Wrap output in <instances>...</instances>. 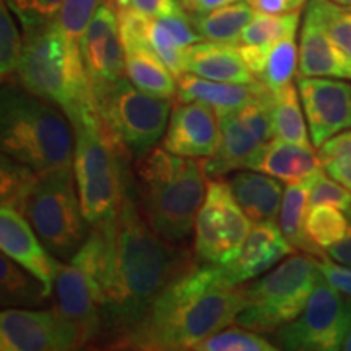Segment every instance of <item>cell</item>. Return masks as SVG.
Instances as JSON below:
<instances>
[{
    "label": "cell",
    "instance_id": "1",
    "mask_svg": "<svg viewBox=\"0 0 351 351\" xmlns=\"http://www.w3.org/2000/svg\"><path fill=\"white\" fill-rule=\"evenodd\" d=\"M93 288L103 311L101 348L112 350L174 280L199 263L189 245L169 243L150 226L129 179L119 207L101 219Z\"/></svg>",
    "mask_w": 351,
    "mask_h": 351
},
{
    "label": "cell",
    "instance_id": "2",
    "mask_svg": "<svg viewBox=\"0 0 351 351\" xmlns=\"http://www.w3.org/2000/svg\"><path fill=\"white\" fill-rule=\"evenodd\" d=\"M244 309L239 285L213 263H197L153 301L142 320L112 350H192Z\"/></svg>",
    "mask_w": 351,
    "mask_h": 351
},
{
    "label": "cell",
    "instance_id": "3",
    "mask_svg": "<svg viewBox=\"0 0 351 351\" xmlns=\"http://www.w3.org/2000/svg\"><path fill=\"white\" fill-rule=\"evenodd\" d=\"M132 179L138 207L153 230L169 243H187L207 195L202 161L155 147L135 158Z\"/></svg>",
    "mask_w": 351,
    "mask_h": 351
},
{
    "label": "cell",
    "instance_id": "4",
    "mask_svg": "<svg viewBox=\"0 0 351 351\" xmlns=\"http://www.w3.org/2000/svg\"><path fill=\"white\" fill-rule=\"evenodd\" d=\"M62 109L13 83H3L0 143L3 155L36 173L73 168L75 134Z\"/></svg>",
    "mask_w": 351,
    "mask_h": 351
},
{
    "label": "cell",
    "instance_id": "5",
    "mask_svg": "<svg viewBox=\"0 0 351 351\" xmlns=\"http://www.w3.org/2000/svg\"><path fill=\"white\" fill-rule=\"evenodd\" d=\"M13 85L57 104L72 122L95 106L91 82L80 51L57 20L23 32V52Z\"/></svg>",
    "mask_w": 351,
    "mask_h": 351
},
{
    "label": "cell",
    "instance_id": "6",
    "mask_svg": "<svg viewBox=\"0 0 351 351\" xmlns=\"http://www.w3.org/2000/svg\"><path fill=\"white\" fill-rule=\"evenodd\" d=\"M75 134L73 173L88 225L111 217L119 207L132 176L130 155L104 130L95 106L72 121Z\"/></svg>",
    "mask_w": 351,
    "mask_h": 351
},
{
    "label": "cell",
    "instance_id": "7",
    "mask_svg": "<svg viewBox=\"0 0 351 351\" xmlns=\"http://www.w3.org/2000/svg\"><path fill=\"white\" fill-rule=\"evenodd\" d=\"M320 276L319 261L293 252L256 282L241 287L244 309L236 324L258 333H275L300 315Z\"/></svg>",
    "mask_w": 351,
    "mask_h": 351
},
{
    "label": "cell",
    "instance_id": "8",
    "mask_svg": "<svg viewBox=\"0 0 351 351\" xmlns=\"http://www.w3.org/2000/svg\"><path fill=\"white\" fill-rule=\"evenodd\" d=\"M91 96L104 130L132 160L150 152L165 137L173 99L145 93L127 77L91 83Z\"/></svg>",
    "mask_w": 351,
    "mask_h": 351
},
{
    "label": "cell",
    "instance_id": "9",
    "mask_svg": "<svg viewBox=\"0 0 351 351\" xmlns=\"http://www.w3.org/2000/svg\"><path fill=\"white\" fill-rule=\"evenodd\" d=\"M20 213L32 223L52 256L60 261H72L90 232L73 168L39 173Z\"/></svg>",
    "mask_w": 351,
    "mask_h": 351
},
{
    "label": "cell",
    "instance_id": "10",
    "mask_svg": "<svg viewBox=\"0 0 351 351\" xmlns=\"http://www.w3.org/2000/svg\"><path fill=\"white\" fill-rule=\"evenodd\" d=\"M251 219L232 197L228 181L208 179L207 195L197 213L194 252L199 262L225 265L238 256Z\"/></svg>",
    "mask_w": 351,
    "mask_h": 351
},
{
    "label": "cell",
    "instance_id": "11",
    "mask_svg": "<svg viewBox=\"0 0 351 351\" xmlns=\"http://www.w3.org/2000/svg\"><path fill=\"white\" fill-rule=\"evenodd\" d=\"M351 311V298L319 276L304 311L280 328L276 340L283 350L337 351L341 348Z\"/></svg>",
    "mask_w": 351,
    "mask_h": 351
},
{
    "label": "cell",
    "instance_id": "12",
    "mask_svg": "<svg viewBox=\"0 0 351 351\" xmlns=\"http://www.w3.org/2000/svg\"><path fill=\"white\" fill-rule=\"evenodd\" d=\"M83 346L78 332L57 311L13 309L0 313L2 351H67Z\"/></svg>",
    "mask_w": 351,
    "mask_h": 351
},
{
    "label": "cell",
    "instance_id": "13",
    "mask_svg": "<svg viewBox=\"0 0 351 351\" xmlns=\"http://www.w3.org/2000/svg\"><path fill=\"white\" fill-rule=\"evenodd\" d=\"M311 142L319 148L340 132L351 129V85L340 78L298 77Z\"/></svg>",
    "mask_w": 351,
    "mask_h": 351
},
{
    "label": "cell",
    "instance_id": "14",
    "mask_svg": "<svg viewBox=\"0 0 351 351\" xmlns=\"http://www.w3.org/2000/svg\"><path fill=\"white\" fill-rule=\"evenodd\" d=\"M54 289V309L78 332L85 348L98 346L104 330L103 311L85 271L73 263H60Z\"/></svg>",
    "mask_w": 351,
    "mask_h": 351
},
{
    "label": "cell",
    "instance_id": "15",
    "mask_svg": "<svg viewBox=\"0 0 351 351\" xmlns=\"http://www.w3.org/2000/svg\"><path fill=\"white\" fill-rule=\"evenodd\" d=\"M219 140L221 129L217 109L202 101H179L171 111L163 147L174 155L204 160L218 150Z\"/></svg>",
    "mask_w": 351,
    "mask_h": 351
},
{
    "label": "cell",
    "instance_id": "16",
    "mask_svg": "<svg viewBox=\"0 0 351 351\" xmlns=\"http://www.w3.org/2000/svg\"><path fill=\"white\" fill-rule=\"evenodd\" d=\"M80 51L91 83L114 82L125 75V52L117 10L106 0L80 39Z\"/></svg>",
    "mask_w": 351,
    "mask_h": 351
},
{
    "label": "cell",
    "instance_id": "17",
    "mask_svg": "<svg viewBox=\"0 0 351 351\" xmlns=\"http://www.w3.org/2000/svg\"><path fill=\"white\" fill-rule=\"evenodd\" d=\"M0 249L2 254L41 280L52 293L60 262L51 256L25 215L7 205L0 208Z\"/></svg>",
    "mask_w": 351,
    "mask_h": 351
},
{
    "label": "cell",
    "instance_id": "18",
    "mask_svg": "<svg viewBox=\"0 0 351 351\" xmlns=\"http://www.w3.org/2000/svg\"><path fill=\"white\" fill-rule=\"evenodd\" d=\"M293 252L295 247L285 238L275 219L257 221L249 231L238 256L219 267L232 285H241L274 269V265Z\"/></svg>",
    "mask_w": 351,
    "mask_h": 351
},
{
    "label": "cell",
    "instance_id": "19",
    "mask_svg": "<svg viewBox=\"0 0 351 351\" xmlns=\"http://www.w3.org/2000/svg\"><path fill=\"white\" fill-rule=\"evenodd\" d=\"M217 114L221 129L219 147L212 156L202 160L208 179H221L234 171L249 169L265 147V143L238 119L236 111Z\"/></svg>",
    "mask_w": 351,
    "mask_h": 351
},
{
    "label": "cell",
    "instance_id": "20",
    "mask_svg": "<svg viewBox=\"0 0 351 351\" xmlns=\"http://www.w3.org/2000/svg\"><path fill=\"white\" fill-rule=\"evenodd\" d=\"M300 73L304 77L351 80V56L328 36L309 13H306L301 29Z\"/></svg>",
    "mask_w": 351,
    "mask_h": 351
},
{
    "label": "cell",
    "instance_id": "21",
    "mask_svg": "<svg viewBox=\"0 0 351 351\" xmlns=\"http://www.w3.org/2000/svg\"><path fill=\"white\" fill-rule=\"evenodd\" d=\"M176 80H178V101H181V103L202 101V103L213 106L217 112L238 111L239 108L262 98L263 95L270 91L262 82H215L189 72L182 73Z\"/></svg>",
    "mask_w": 351,
    "mask_h": 351
},
{
    "label": "cell",
    "instance_id": "22",
    "mask_svg": "<svg viewBox=\"0 0 351 351\" xmlns=\"http://www.w3.org/2000/svg\"><path fill=\"white\" fill-rule=\"evenodd\" d=\"M186 72L215 82H258L241 57L238 46L215 41H200L187 47Z\"/></svg>",
    "mask_w": 351,
    "mask_h": 351
},
{
    "label": "cell",
    "instance_id": "23",
    "mask_svg": "<svg viewBox=\"0 0 351 351\" xmlns=\"http://www.w3.org/2000/svg\"><path fill=\"white\" fill-rule=\"evenodd\" d=\"M228 186L251 221H276L285 194L280 179L256 169H239L231 174Z\"/></svg>",
    "mask_w": 351,
    "mask_h": 351
},
{
    "label": "cell",
    "instance_id": "24",
    "mask_svg": "<svg viewBox=\"0 0 351 351\" xmlns=\"http://www.w3.org/2000/svg\"><path fill=\"white\" fill-rule=\"evenodd\" d=\"M322 168L319 155L311 147L274 138L265 143L249 169L261 171L287 184L306 181Z\"/></svg>",
    "mask_w": 351,
    "mask_h": 351
},
{
    "label": "cell",
    "instance_id": "25",
    "mask_svg": "<svg viewBox=\"0 0 351 351\" xmlns=\"http://www.w3.org/2000/svg\"><path fill=\"white\" fill-rule=\"evenodd\" d=\"M125 52V75L145 93L173 99L178 96V82L173 72L147 44L138 39L122 41Z\"/></svg>",
    "mask_w": 351,
    "mask_h": 351
},
{
    "label": "cell",
    "instance_id": "26",
    "mask_svg": "<svg viewBox=\"0 0 351 351\" xmlns=\"http://www.w3.org/2000/svg\"><path fill=\"white\" fill-rule=\"evenodd\" d=\"M314 174L309 179H306V181L288 184V187L285 189L282 207H280L278 225L282 228L285 238H287V241L293 247L301 252H307L311 256L322 258L324 256L314 247L313 243L306 236L304 230L306 215L311 208L309 194Z\"/></svg>",
    "mask_w": 351,
    "mask_h": 351
},
{
    "label": "cell",
    "instance_id": "27",
    "mask_svg": "<svg viewBox=\"0 0 351 351\" xmlns=\"http://www.w3.org/2000/svg\"><path fill=\"white\" fill-rule=\"evenodd\" d=\"M51 298V291L41 280L23 269L20 263L0 256V301L2 306L41 307Z\"/></svg>",
    "mask_w": 351,
    "mask_h": 351
},
{
    "label": "cell",
    "instance_id": "28",
    "mask_svg": "<svg viewBox=\"0 0 351 351\" xmlns=\"http://www.w3.org/2000/svg\"><path fill=\"white\" fill-rule=\"evenodd\" d=\"M256 10L249 5L247 0L219 7L204 15H192V23L204 38V41L225 43L238 46L241 34L249 21L254 19Z\"/></svg>",
    "mask_w": 351,
    "mask_h": 351
},
{
    "label": "cell",
    "instance_id": "29",
    "mask_svg": "<svg viewBox=\"0 0 351 351\" xmlns=\"http://www.w3.org/2000/svg\"><path fill=\"white\" fill-rule=\"evenodd\" d=\"M300 91L293 85H288L282 90L274 91V130L275 138H282L285 142L311 147V135L306 130V121L302 116V108L298 96Z\"/></svg>",
    "mask_w": 351,
    "mask_h": 351
},
{
    "label": "cell",
    "instance_id": "30",
    "mask_svg": "<svg viewBox=\"0 0 351 351\" xmlns=\"http://www.w3.org/2000/svg\"><path fill=\"white\" fill-rule=\"evenodd\" d=\"M300 16V8L287 13H280V15L256 12L254 19L249 21L243 34H241L239 44H249V46L270 49L282 39L296 36Z\"/></svg>",
    "mask_w": 351,
    "mask_h": 351
},
{
    "label": "cell",
    "instance_id": "31",
    "mask_svg": "<svg viewBox=\"0 0 351 351\" xmlns=\"http://www.w3.org/2000/svg\"><path fill=\"white\" fill-rule=\"evenodd\" d=\"M341 212L332 205H314L306 215V236L324 257H327V249L339 243L348 230L350 218Z\"/></svg>",
    "mask_w": 351,
    "mask_h": 351
},
{
    "label": "cell",
    "instance_id": "32",
    "mask_svg": "<svg viewBox=\"0 0 351 351\" xmlns=\"http://www.w3.org/2000/svg\"><path fill=\"white\" fill-rule=\"evenodd\" d=\"M298 64H300V49L296 46L295 36L285 38L270 49L258 82H262L271 91L282 90L291 85Z\"/></svg>",
    "mask_w": 351,
    "mask_h": 351
},
{
    "label": "cell",
    "instance_id": "33",
    "mask_svg": "<svg viewBox=\"0 0 351 351\" xmlns=\"http://www.w3.org/2000/svg\"><path fill=\"white\" fill-rule=\"evenodd\" d=\"M306 13L317 20L328 36L351 56V7L333 0H309Z\"/></svg>",
    "mask_w": 351,
    "mask_h": 351
},
{
    "label": "cell",
    "instance_id": "34",
    "mask_svg": "<svg viewBox=\"0 0 351 351\" xmlns=\"http://www.w3.org/2000/svg\"><path fill=\"white\" fill-rule=\"evenodd\" d=\"M0 199L2 205L12 207L15 210H21V205L32 191L38 174L29 166L19 163L13 158L3 155L0 158Z\"/></svg>",
    "mask_w": 351,
    "mask_h": 351
},
{
    "label": "cell",
    "instance_id": "35",
    "mask_svg": "<svg viewBox=\"0 0 351 351\" xmlns=\"http://www.w3.org/2000/svg\"><path fill=\"white\" fill-rule=\"evenodd\" d=\"M194 351H275L276 346L258 335L251 328L243 326H228L221 330L212 333L200 343H197Z\"/></svg>",
    "mask_w": 351,
    "mask_h": 351
},
{
    "label": "cell",
    "instance_id": "36",
    "mask_svg": "<svg viewBox=\"0 0 351 351\" xmlns=\"http://www.w3.org/2000/svg\"><path fill=\"white\" fill-rule=\"evenodd\" d=\"M23 52V39L13 20V12L2 0L0 3V75L2 83H13Z\"/></svg>",
    "mask_w": 351,
    "mask_h": 351
},
{
    "label": "cell",
    "instance_id": "37",
    "mask_svg": "<svg viewBox=\"0 0 351 351\" xmlns=\"http://www.w3.org/2000/svg\"><path fill=\"white\" fill-rule=\"evenodd\" d=\"M317 155L324 171L351 192V129L324 142Z\"/></svg>",
    "mask_w": 351,
    "mask_h": 351
},
{
    "label": "cell",
    "instance_id": "38",
    "mask_svg": "<svg viewBox=\"0 0 351 351\" xmlns=\"http://www.w3.org/2000/svg\"><path fill=\"white\" fill-rule=\"evenodd\" d=\"M104 2L106 0H64L57 15V23L72 41L80 43L95 13Z\"/></svg>",
    "mask_w": 351,
    "mask_h": 351
},
{
    "label": "cell",
    "instance_id": "39",
    "mask_svg": "<svg viewBox=\"0 0 351 351\" xmlns=\"http://www.w3.org/2000/svg\"><path fill=\"white\" fill-rule=\"evenodd\" d=\"M274 91H269L252 103L245 104L236 111L238 119L247 127L252 134H256L263 143H269L275 138L274 130Z\"/></svg>",
    "mask_w": 351,
    "mask_h": 351
},
{
    "label": "cell",
    "instance_id": "40",
    "mask_svg": "<svg viewBox=\"0 0 351 351\" xmlns=\"http://www.w3.org/2000/svg\"><path fill=\"white\" fill-rule=\"evenodd\" d=\"M20 21L23 32L57 20L64 0H3Z\"/></svg>",
    "mask_w": 351,
    "mask_h": 351
},
{
    "label": "cell",
    "instance_id": "41",
    "mask_svg": "<svg viewBox=\"0 0 351 351\" xmlns=\"http://www.w3.org/2000/svg\"><path fill=\"white\" fill-rule=\"evenodd\" d=\"M309 205H332L343 212H351V192L335 179H332L324 168L314 174L311 184Z\"/></svg>",
    "mask_w": 351,
    "mask_h": 351
},
{
    "label": "cell",
    "instance_id": "42",
    "mask_svg": "<svg viewBox=\"0 0 351 351\" xmlns=\"http://www.w3.org/2000/svg\"><path fill=\"white\" fill-rule=\"evenodd\" d=\"M116 10H135L150 16H168L184 10L179 0H111Z\"/></svg>",
    "mask_w": 351,
    "mask_h": 351
},
{
    "label": "cell",
    "instance_id": "43",
    "mask_svg": "<svg viewBox=\"0 0 351 351\" xmlns=\"http://www.w3.org/2000/svg\"><path fill=\"white\" fill-rule=\"evenodd\" d=\"M319 270L328 285L339 289L341 295L351 298V267L332 261L328 257H322L319 261Z\"/></svg>",
    "mask_w": 351,
    "mask_h": 351
},
{
    "label": "cell",
    "instance_id": "44",
    "mask_svg": "<svg viewBox=\"0 0 351 351\" xmlns=\"http://www.w3.org/2000/svg\"><path fill=\"white\" fill-rule=\"evenodd\" d=\"M348 218L350 225L348 230L345 232V236L339 241V243L332 244L330 247L327 249L326 256L328 258H332V261L351 267V212L348 213Z\"/></svg>",
    "mask_w": 351,
    "mask_h": 351
},
{
    "label": "cell",
    "instance_id": "45",
    "mask_svg": "<svg viewBox=\"0 0 351 351\" xmlns=\"http://www.w3.org/2000/svg\"><path fill=\"white\" fill-rule=\"evenodd\" d=\"M247 2L256 12L271 13V15L298 10L295 0H247Z\"/></svg>",
    "mask_w": 351,
    "mask_h": 351
},
{
    "label": "cell",
    "instance_id": "46",
    "mask_svg": "<svg viewBox=\"0 0 351 351\" xmlns=\"http://www.w3.org/2000/svg\"><path fill=\"white\" fill-rule=\"evenodd\" d=\"M236 2H243V0H187L182 7L187 12H191L192 15H204V13L217 10L219 7L231 5V3Z\"/></svg>",
    "mask_w": 351,
    "mask_h": 351
},
{
    "label": "cell",
    "instance_id": "47",
    "mask_svg": "<svg viewBox=\"0 0 351 351\" xmlns=\"http://www.w3.org/2000/svg\"><path fill=\"white\" fill-rule=\"evenodd\" d=\"M345 351H351V311H350V320H348V327H346L343 341H341V348Z\"/></svg>",
    "mask_w": 351,
    "mask_h": 351
},
{
    "label": "cell",
    "instance_id": "48",
    "mask_svg": "<svg viewBox=\"0 0 351 351\" xmlns=\"http://www.w3.org/2000/svg\"><path fill=\"white\" fill-rule=\"evenodd\" d=\"M333 2L341 3V5H346V7H351V0H333Z\"/></svg>",
    "mask_w": 351,
    "mask_h": 351
},
{
    "label": "cell",
    "instance_id": "49",
    "mask_svg": "<svg viewBox=\"0 0 351 351\" xmlns=\"http://www.w3.org/2000/svg\"><path fill=\"white\" fill-rule=\"evenodd\" d=\"M304 2H306V0H295V5H296V8H301L302 5H304Z\"/></svg>",
    "mask_w": 351,
    "mask_h": 351
},
{
    "label": "cell",
    "instance_id": "50",
    "mask_svg": "<svg viewBox=\"0 0 351 351\" xmlns=\"http://www.w3.org/2000/svg\"><path fill=\"white\" fill-rule=\"evenodd\" d=\"M187 2V0H182V5H184V3H186Z\"/></svg>",
    "mask_w": 351,
    "mask_h": 351
},
{
    "label": "cell",
    "instance_id": "51",
    "mask_svg": "<svg viewBox=\"0 0 351 351\" xmlns=\"http://www.w3.org/2000/svg\"><path fill=\"white\" fill-rule=\"evenodd\" d=\"M179 2H181V5H182V0H179Z\"/></svg>",
    "mask_w": 351,
    "mask_h": 351
}]
</instances>
